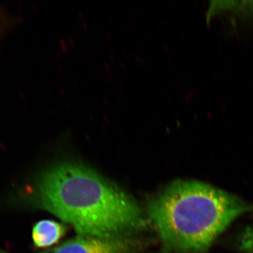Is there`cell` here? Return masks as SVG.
Here are the masks:
<instances>
[{
	"label": "cell",
	"mask_w": 253,
	"mask_h": 253,
	"mask_svg": "<svg viewBox=\"0 0 253 253\" xmlns=\"http://www.w3.org/2000/svg\"><path fill=\"white\" fill-rule=\"evenodd\" d=\"M31 207L53 213L78 235L122 237L145 225L136 203L97 173L76 163H61L37 176L21 196Z\"/></svg>",
	"instance_id": "1"
},
{
	"label": "cell",
	"mask_w": 253,
	"mask_h": 253,
	"mask_svg": "<svg viewBox=\"0 0 253 253\" xmlns=\"http://www.w3.org/2000/svg\"><path fill=\"white\" fill-rule=\"evenodd\" d=\"M253 209L235 195L207 183L177 180L150 201L147 212L167 249L199 253Z\"/></svg>",
	"instance_id": "2"
},
{
	"label": "cell",
	"mask_w": 253,
	"mask_h": 253,
	"mask_svg": "<svg viewBox=\"0 0 253 253\" xmlns=\"http://www.w3.org/2000/svg\"><path fill=\"white\" fill-rule=\"evenodd\" d=\"M134 248V241L124 236L105 239L78 235L41 253H131Z\"/></svg>",
	"instance_id": "3"
},
{
	"label": "cell",
	"mask_w": 253,
	"mask_h": 253,
	"mask_svg": "<svg viewBox=\"0 0 253 253\" xmlns=\"http://www.w3.org/2000/svg\"><path fill=\"white\" fill-rule=\"evenodd\" d=\"M66 226L54 220L38 221L33 226L32 238L37 248H49L56 244L66 233Z\"/></svg>",
	"instance_id": "4"
},
{
	"label": "cell",
	"mask_w": 253,
	"mask_h": 253,
	"mask_svg": "<svg viewBox=\"0 0 253 253\" xmlns=\"http://www.w3.org/2000/svg\"><path fill=\"white\" fill-rule=\"evenodd\" d=\"M221 14L236 16L241 21H253V1H215L210 5L208 18Z\"/></svg>",
	"instance_id": "5"
},
{
	"label": "cell",
	"mask_w": 253,
	"mask_h": 253,
	"mask_svg": "<svg viewBox=\"0 0 253 253\" xmlns=\"http://www.w3.org/2000/svg\"><path fill=\"white\" fill-rule=\"evenodd\" d=\"M238 248L244 253H253V224L248 226L239 236Z\"/></svg>",
	"instance_id": "6"
},
{
	"label": "cell",
	"mask_w": 253,
	"mask_h": 253,
	"mask_svg": "<svg viewBox=\"0 0 253 253\" xmlns=\"http://www.w3.org/2000/svg\"><path fill=\"white\" fill-rule=\"evenodd\" d=\"M0 253H8L5 252V251H2V250L0 249Z\"/></svg>",
	"instance_id": "7"
}]
</instances>
